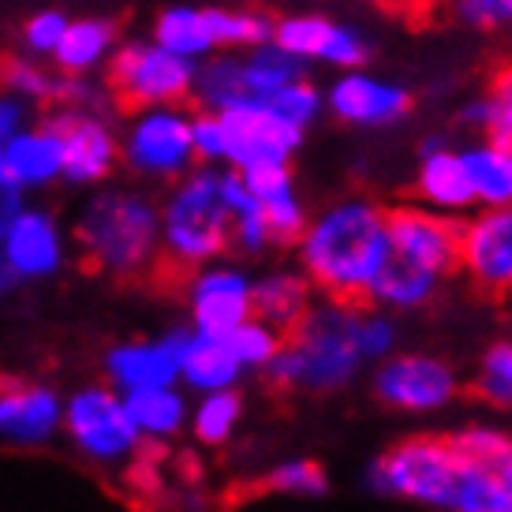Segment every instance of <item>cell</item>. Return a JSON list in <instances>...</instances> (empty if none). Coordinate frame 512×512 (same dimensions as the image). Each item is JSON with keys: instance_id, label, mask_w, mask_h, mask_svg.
<instances>
[{"instance_id": "44", "label": "cell", "mask_w": 512, "mask_h": 512, "mask_svg": "<svg viewBox=\"0 0 512 512\" xmlns=\"http://www.w3.org/2000/svg\"><path fill=\"white\" fill-rule=\"evenodd\" d=\"M385 8H397V12H404V15H419L423 8H430L434 0H382Z\"/></svg>"}, {"instance_id": "23", "label": "cell", "mask_w": 512, "mask_h": 512, "mask_svg": "<svg viewBox=\"0 0 512 512\" xmlns=\"http://www.w3.org/2000/svg\"><path fill=\"white\" fill-rule=\"evenodd\" d=\"M154 42H161L169 53L191 60V64L210 60L217 53L210 8H195V4H176V8H165L154 23Z\"/></svg>"}, {"instance_id": "2", "label": "cell", "mask_w": 512, "mask_h": 512, "mask_svg": "<svg viewBox=\"0 0 512 512\" xmlns=\"http://www.w3.org/2000/svg\"><path fill=\"white\" fill-rule=\"evenodd\" d=\"M363 311L367 303L322 299L285 333L281 352L273 356V385L292 393H333L367 367L363 352Z\"/></svg>"}, {"instance_id": "20", "label": "cell", "mask_w": 512, "mask_h": 512, "mask_svg": "<svg viewBox=\"0 0 512 512\" xmlns=\"http://www.w3.org/2000/svg\"><path fill=\"white\" fill-rule=\"evenodd\" d=\"M415 195L427 210H438V214H468L475 206V195H471V180L460 150H449L445 143L423 150V161L415 172Z\"/></svg>"}, {"instance_id": "24", "label": "cell", "mask_w": 512, "mask_h": 512, "mask_svg": "<svg viewBox=\"0 0 512 512\" xmlns=\"http://www.w3.org/2000/svg\"><path fill=\"white\" fill-rule=\"evenodd\" d=\"M240 359L232 352L228 337H210V333H184L180 344V374L199 389H232L240 378Z\"/></svg>"}, {"instance_id": "47", "label": "cell", "mask_w": 512, "mask_h": 512, "mask_svg": "<svg viewBox=\"0 0 512 512\" xmlns=\"http://www.w3.org/2000/svg\"><path fill=\"white\" fill-rule=\"evenodd\" d=\"M15 385V378H0V393H4V389H12Z\"/></svg>"}, {"instance_id": "38", "label": "cell", "mask_w": 512, "mask_h": 512, "mask_svg": "<svg viewBox=\"0 0 512 512\" xmlns=\"http://www.w3.org/2000/svg\"><path fill=\"white\" fill-rule=\"evenodd\" d=\"M262 101H266L277 116H285L288 124H296V128H303V131H307V124H311L314 116L322 113V94H318V86H311L303 75H299L296 83L273 90L270 98H262Z\"/></svg>"}, {"instance_id": "28", "label": "cell", "mask_w": 512, "mask_h": 512, "mask_svg": "<svg viewBox=\"0 0 512 512\" xmlns=\"http://www.w3.org/2000/svg\"><path fill=\"white\" fill-rule=\"evenodd\" d=\"M240 75H243V90H247V101H262L270 98L273 90L296 83L303 75V60H296L288 49L273 42H262L255 49H243L240 53Z\"/></svg>"}, {"instance_id": "41", "label": "cell", "mask_w": 512, "mask_h": 512, "mask_svg": "<svg viewBox=\"0 0 512 512\" xmlns=\"http://www.w3.org/2000/svg\"><path fill=\"white\" fill-rule=\"evenodd\" d=\"M449 8L460 23L475 30L512 27V0H449Z\"/></svg>"}, {"instance_id": "3", "label": "cell", "mask_w": 512, "mask_h": 512, "mask_svg": "<svg viewBox=\"0 0 512 512\" xmlns=\"http://www.w3.org/2000/svg\"><path fill=\"white\" fill-rule=\"evenodd\" d=\"M161 214V262L154 285L184 288L187 277L232 247V217L225 199V169L202 165L184 172L172 184L169 199L157 206Z\"/></svg>"}, {"instance_id": "32", "label": "cell", "mask_w": 512, "mask_h": 512, "mask_svg": "<svg viewBox=\"0 0 512 512\" xmlns=\"http://www.w3.org/2000/svg\"><path fill=\"white\" fill-rule=\"evenodd\" d=\"M449 512H512V494L494 468H460Z\"/></svg>"}, {"instance_id": "17", "label": "cell", "mask_w": 512, "mask_h": 512, "mask_svg": "<svg viewBox=\"0 0 512 512\" xmlns=\"http://www.w3.org/2000/svg\"><path fill=\"white\" fill-rule=\"evenodd\" d=\"M68 427L98 456H120L135 445V423H131L128 408L109 397L105 389H90L83 397H75Z\"/></svg>"}, {"instance_id": "18", "label": "cell", "mask_w": 512, "mask_h": 512, "mask_svg": "<svg viewBox=\"0 0 512 512\" xmlns=\"http://www.w3.org/2000/svg\"><path fill=\"white\" fill-rule=\"evenodd\" d=\"M0 161H4V172L12 176V184L19 191L53 184L64 172L60 139L49 120L45 124H27L23 131H15L12 139H4L0 143Z\"/></svg>"}, {"instance_id": "35", "label": "cell", "mask_w": 512, "mask_h": 512, "mask_svg": "<svg viewBox=\"0 0 512 512\" xmlns=\"http://www.w3.org/2000/svg\"><path fill=\"white\" fill-rule=\"evenodd\" d=\"M475 397H483L494 408H512V341L494 344L479 363Z\"/></svg>"}, {"instance_id": "42", "label": "cell", "mask_w": 512, "mask_h": 512, "mask_svg": "<svg viewBox=\"0 0 512 512\" xmlns=\"http://www.w3.org/2000/svg\"><path fill=\"white\" fill-rule=\"evenodd\" d=\"M30 105L27 98H19L12 90H0V143L12 139L15 131H23L30 124Z\"/></svg>"}, {"instance_id": "10", "label": "cell", "mask_w": 512, "mask_h": 512, "mask_svg": "<svg viewBox=\"0 0 512 512\" xmlns=\"http://www.w3.org/2000/svg\"><path fill=\"white\" fill-rule=\"evenodd\" d=\"M456 270L486 296H512V202L479 206L460 221Z\"/></svg>"}, {"instance_id": "46", "label": "cell", "mask_w": 512, "mask_h": 512, "mask_svg": "<svg viewBox=\"0 0 512 512\" xmlns=\"http://www.w3.org/2000/svg\"><path fill=\"white\" fill-rule=\"evenodd\" d=\"M12 281H15V270L8 266V262H4V258H0V288H8Z\"/></svg>"}, {"instance_id": "33", "label": "cell", "mask_w": 512, "mask_h": 512, "mask_svg": "<svg viewBox=\"0 0 512 512\" xmlns=\"http://www.w3.org/2000/svg\"><path fill=\"white\" fill-rule=\"evenodd\" d=\"M128 415L135 430H150V434H172L184 423V400L172 393L169 385H154V389H131Z\"/></svg>"}, {"instance_id": "45", "label": "cell", "mask_w": 512, "mask_h": 512, "mask_svg": "<svg viewBox=\"0 0 512 512\" xmlns=\"http://www.w3.org/2000/svg\"><path fill=\"white\" fill-rule=\"evenodd\" d=\"M494 471H498V479H501V483H505V490H509V494H512V449H509V453H505V456H501V464H498V468H494Z\"/></svg>"}, {"instance_id": "15", "label": "cell", "mask_w": 512, "mask_h": 512, "mask_svg": "<svg viewBox=\"0 0 512 512\" xmlns=\"http://www.w3.org/2000/svg\"><path fill=\"white\" fill-rule=\"evenodd\" d=\"M184 292L191 296L195 329L210 337H228L236 326L251 318V281L232 266L195 270L187 277Z\"/></svg>"}, {"instance_id": "8", "label": "cell", "mask_w": 512, "mask_h": 512, "mask_svg": "<svg viewBox=\"0 0 512 512\" xmlns=\"http://www.w3.org/2000/svg\"><path fill=\"white\" fill-rule=\"evenodd\" d=\"M109 90L116 105L124 109H150V105H184L195 90V68L191 60L169 53L161 42L120 45L109 57Z\"/></svg>"}, {"instance_id": "6", "label": "cell", "mask_w": 512, "mask_h": 512, "mask_svg": "<svg viewBox=\"0 0 512 512\" xmlns=\"http://www.w3.org/2000/svg\"><path fill=\"white\" fill-rule=\"evenodd\" d=\"M460 468L464 464L453 453L449 438H412L382 453V460L370 468V486L389 498L449 509Z\"/></svg>"}, {"instance_id": "7", "label": "cell", "mask_w": 512, "mask_h": 512, "mask_svg": "<svg viewBox=\"0 0 512 512\" xmlns=\"http://www.w3.org/2000/svg\"><path fill=\"white\" fill-rule=\"evenodd\" d=\"M120 157L131 172L146 180H180L195 169V113L184 105H150L131 109L120 139Z\"/></svg>"}, {"instance_id": "16", "label": "cell", "mask_w": 512, "mask_h": 512, "mask_svg": "<svg viewBox=\"0 0 512 512\" xmlns=\"http://www.w3.org/2000/svg\"><path fill=\"white\" fill-rule=\"evenodd\" d=\"M0 258L15 277H42L60 266V228L45 210H19L0 236Z\"/></svg>"}, {"instance_id": "22", "label": "cell", "mask_w": 512, "mask_h": 512, "mask_svg": "<svg viewBox=\"0 0 512 512\" xmlns=\"http://www.w3.org/2000/svg\"><path fill=\"white\" fill-rule=\"evenodd\" d=\"M116 53V30L105 19H68V30L53 49L49 64L60 75H94Z\"/></svg>"}, {"instance_id": "26", "label": "cell", "mask_w": 512, "mask_h": 512, "mask_svg": "<svg viewBox=\"0 0 512 512\" xmlns=\"http://www.w3.org/2000/svg\"><path fill=\"white\" fill-rule=\"evenodd\" d=\"M180 344H184V333L169 337L165 344H135V348L113 352L116 382H124L128 389L169 385L180 374Z\"/></svg>"}, {"instance_id": "40", "label": "cell", "mask_w": 512, "mask_h": 512, "mask_svg": "<svg viewBox=\"0 0 512 512\" xmlns=\"http://www.w3.org/2000/svg\"><path fill=\"white\" fill-rule=\"evenodd\" d=\"M64 30H68V15L45 8V12L27 19V27H23V49H27L30 57H53V49L60 45Z\"/></svg>"}, {"instance_id": "9", "label": "cell", "mask_w": 512, "mask_h": 512, "mask_svg": "<svg viewBox=\"0 0 512 512\" xmlns=\"http://www.w3.org/2000/svg\"><path fill=\"white\" fill-rule=\"evenodd\" d=\"M385 236L389 251L385 255L412 266L419 273H430L445 281L456 270V251H460V221L427 206H397L385 210Z\"/></svg>"}, {"instance_id": "14", "label": "cell", "mask_w": 512, "mask_h": 512, "mask_svg": "<svg viewBox=\"0 0 512 512\" xmlns=\"http://www.w3.org/2000/svg\"><path fill=\"white\" fill-rule=\"evenodd\" d=\"M329 113L344 120V124H356V128H389L408 116L412 109V94L400 83L378 79L370 72L348 68L333 79L326 94Z\"/></svg>"}, {"instance_id": "25", "label": "cell", "mask_w": 512, "mask_h": 512, "mask_svg": "<svg viewBox=\"0 0 512 512\" xmlns=\"http://www.w3.org/2000/svg\"><path fill=\"white\" fill-rule=\"evenodd\" d=\"M471 180L475 206H509L512 202V146L486 135L483 143L460 150Z\"/></svg>"}, {"instance_id": "13", "label": "cell", "mask_w": 512, "mask_h": 512, "mask_svg": "<svg viewBox=\"0 0 512 512\" xmlns=\"http://www.w3.org/2000/svg\"><path fill=\"white\" fill-rule=\"evenodd\" d=\"M273 42L288 49L296 60H318L329 68H359L367 60V42L356 27L337 23L329 15H288L281 23H273Z\"/></svg>"}, {"instance_id": "19", "label": "cell", "mask_w": 512, "mask_h": 512, "mask_svg": "<svg viewBox=\"0 0 512 512\" xmlns=\"http://www.w3.org/2000/svg\"><path fill=\"white\" fill-rule=\"evenodd\" d=\"M247 191L258 199L262 214H266V225H270V240L273 243H296L303 225H307V210L299 202L296 180H292V169L288 165H258V169L240 172Z\"/></svg>"}, {"instance_id": "34", "label": "cell", "mask_w": 512, "mask_h": 512, "mask_svg": "<svg viewBox=\"0 0 512 512\" xmlns=\"http://www.w3.org/2000/svg\"><path fill=\"white\" fill-rule=\"evenodd\" d=\"M453 453L460 456V464H471V468H498L501 456L512 449V438L501 434L498 427H468L449 438Z\"/></svg>"}, {"instance_id": "36", "label": "cell", "mask_w": 512, "mask_h": 512, "mask_svg": "<svg viewBox=\"0 0 512 512\" xmlns=\"http://www.w3.org/2000/svg\"><path fill=\"white\" fill-rule=\"evenodd\" d=\"M281 333L266 322H258V318H247L243 326H236L228 333V344H232V352L240 359V367H270L273 356L281 352Z\"/></svg>"}, {"instance_id": "5", "label": "cell", "mask_w": 512, "mask_h": 512, "mask_svg": "<svg viewBox=\"0 0 512 512\" xmlns=\"http://www.w3.org/2000/svg\"><path fill=\"white\" fill-rule=\"evenodd\" d=\"M303 143V128L277 116L266 101H240L221 113H195V154L214 169L288 165Z\"/></svg>"}, {"instance_id": "39", "label": "cell", "mask_w": 512, "mask_h": 512, "mask_svg": "<svg viewBox=\"0 0 512 512\" xmlns=\"http://www.w3.org/2000/svg\"><path fill=\"white\" fill-rule=\"evenodd\" d=\"M266 486L281 490V494H296V498H318L329 490V479L314 460H292V464H281L273 471Z\"/></svg>"}, {"instance_id": "29", "label": "cell", "mask_w": 512, "mask_h": 512, "mask_svg": "<svg viewBox=\"0 0 512 512\" xmlns=\"http://www.w3.org/2000/svg\"><path fill=\"white\" fill-rule=\"evenodd\" d=\"M225 199H228V217H232V247H240L247 255H262L266 247H273L270 225L258 199L247 191L243 176L236 169H225Z\"/></svg>"}, {"instance_id": "21", "label": "cell", "mask_w": 512, "mask_h": 512, "mask_svg": "<svg viewBox=\"0 0 512 512\" xmlns=\"http://www.w3.org/2000/svg\"><path fill=\"white\" fill-rule=\"evenodd\" d=\"M314 285L303 270H273L262 281H251V318L273 326L281 337L311 311Z\"/></svg>"}, {"instance_id": "4", "label": "cell", "mask_w": 512, "mask_h": 512, "mask_svg": "<svg viewBox=\"0 0 512 512\" xmlns=\"http://www.w3.org/2000/svg\"><path fill=\"white\" fill-rule=\"evenodd\" d=\"M75 243L90 273H109L124 285H139L154 277L161 262V214L139 191H101L79 214Z\"/></svg>"}, {"instance_id": "31", "label": "cell", "mask_w": 512, "mask_h": 512, "mask_svg": "<svg viewBox=\"0 0 512 512\" xmlns=\"http://www.w3.org/2000/svg\"><path fill=\"white\" fill-rule=\"evenodd\" d=\"M464 120H468L471 128L486 131L490 139H501V143L512 146V64H505L490 79L486 94H479L464 109Z\"/></svg>"}, {"instance_id": "12", "label": "cell", "mask_w": 512, "mask_h": 512, "mask_svg": "<svg viewBox=\"0 0 512 512\" xmlns=\"http://www.w3.org/2000/svg\"><path fill=\"white\" fill-rule=\"evenodd\" d=\"M49 124L60 139L64 154V180L68 184H101L120 161V139L105 113L94 109H72L57 105V113L49 116Z\"/></svg>"}, {"instance_id": "37", "label": "cell", "mask_w": 512, "mask_h": 512, "mask_svg": "<svg viewBox=\"0 0 512 512\" xmlns=\"http://www.w3.org/2000/svg\"><path fill=\"white\" fill-rule=\"evenodd\" d=\"M240 423V397L232 389H210V397L199 404V415H195V434L202 441H225Z\"/></svg>"}, {"instance_id": "27", "label": "cell", "mask_w": 512, "mask_h": 512, "mask_svg": "<svg viewBox=\"0 0 512 512\" xmlns=\"http://www.w3.org/2000/svg\"><path fill=\"white\" fill-rule=\"evenodd\" d=\"M57 423V400L42 389L15 382L0 393V434L15 441H42Z\"/></svg>"}, {"instance_id": "1", "label": "cell", "mask_w": 512, "mask_h": 512, "mask_svg": "<svg viewBox=\"0 0 512 512\" xmlns=\"http://www.w3.org/2000/svg\"><path fill=\"white\" fill-rule=\"evenodd\" d=\"M299 266L314 292L341 303H367L389 251L385 210L370 199H341L299 232Z\"/></svg>"}, {"instance_id": "30", "label": "cell", "mask_w": 512, "mask_h": 512, "mask_svg": "<svg viewBox=\"0 0 512 512\" xmlns=\"http://www.w3.org/2000/svg\"><path fill=\"white\" fill-rule=\"evenodd\" d=\"M0 90H12L19 98H27L30 105H57L64 94V75L57 68H49L38 57H8L0 60Z\"/></svg>"}, {"instance_id": "43", "label": "cell", "mask_w": 512, "mask_h": 512, "mask_svg": "<svg viewBox=\"0 0 512 512\" xmlns=\"http://www.w3.org/2000/svg\"><path fill=\"white\" fill-rule=\"evenodd\" d=\"M23 210V191L12 184V176L4 172V161H0V236H4V228L12 225V217Z\"/></svg>"}, {"instance_id": "11", "label": "cell", "mask_w": 512, "mask_h": 512, "mask_svg": "<svg viewBox=\"0 0 512 512\" xmlns=\"http://www.w3.org/2000/svg\"><path fill=\"white\" fill-rule=\"evenodd\" d=\"M374 393L397 412H438L456 400L460 378L445 359L427 356V352H404V356H385L378 363Z\"/></svg>"}]
</instances>
